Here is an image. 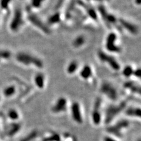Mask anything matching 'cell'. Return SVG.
<instances>
[{
    "label": "cell",
    "mask_w": 141,
    "mask_h": 141,
    "mask_svg": "<svg viewBox=\"0 0 141 141\" xmlns=\"http://www.w3.org/2000/svg\"><path fill=\"white\" fill-rule=\"evenodd\" d=\"M124 87L133 93H137L138 95H140V87L134 82L127 81L124 84Z\"/></svg>",
    "instance_id": "obj_16"
},
{
    "label": "cell",
    "mask_w": 141,
    "mask_h": 141,
    "mask_svg": "<svg viewBox=\"0 0 141 141\" xmlns=\"http://www.w3.org/2000/svg\"><path fill=\"white\" fill-rule=\"evenodd\" d=\"M140 74H141V73H140V68H138V69L133 70V75H134L135 77L139 78H140Z\"/></svg>",
    "instance_id": "obj_29"
},
{
    "label": "cell",
    "mask_w": 141,
    "mask_h": 141,
    "mask_svg": "<svg viewBox=\"0 0 141 141\" xmlns=\"http://www.w3.org/2000/svg\"><path fill=\"white\" fill-rule=\"evenodd\" d=\"M8 116L9 118H10L12 120H16L19 119V115L16 109H10L8 112Z\"/></svg>",
    "instance_id": "obj_25"
},
{
    "label": "cell",
    "mask_w": 141,
    "mask_h": 141,
    "mask_svg": "<svg viewBox=\"0 0 141 141\" xmlns=\"http://www.w3.org/2000/svg\"><path fill=\"white\" fill-rule=\"evenodd\" d=\"M16 92V87L14 85H9L7 87L3 90V94L7 98L11 97L15 95Z\"/></svg>",
    "instance_id": "obj_20"
},
{
    "label": "cell",
    "mask_w": 141,
    "mask_h": 141,
    "mask_svg": "<svg viewBox=\"0 0 141 141\" xmlns=\"http://www.w3.org/2000/svg\"><path fill=\"white\" fill-rule=\"evenodd\" d=\"M11 57V53L8 50L0 49V62L2 60L9 59Z\"/></svg>",
    "instance_id": "obj_23"
},
{
    "label": "cell",
    "mask_w": 141,
    "mask_h": 141,
    "mask_svg": "<svg viewBox=\"0 0 141 141\" xmlns=\"http://www.w3.org/2000/svg\"><path fill=\"white\" fill-rule=\"evenodd\" d=\"M87 1H90V0H87Z\"/></svg>",
    "instance_id": "obj_32"
},
{
    "label": "cell",
    "mask_w": 141,
    "mask_h": 141,
    "mask_svg": "<svg viewBox=\"0 0 141 141\" xmlns=\"http://www.w3.org/2000/svg\"><path fill=\"white\" fill-rule=\"evenodd\" d=\"M80 77L84 79H88L91 77L92 75V69L89 65H85L82 68L80 69Z\"/></svg>",
    "instance_id": "obj_15"
},
{
    "label": "cell",
    "mask_w": 141,
    "mask_h": 141,
    "mask_svg": "<svg viewBox=\"0 0 141 141\" xmlns=\"http://www.w3.org/2000/svg\"><path fill=\"white\" fill-rule=\"evenodd\" d=\"M20 129H21V125L18 124V123H14V124L12 125L11 129L9 130L8 132V135L11 136V137L14 136L18 132Z\"/></svg>",
    "instance_id": "obj_24"
},
{
    "label": "cell",
    "mask_w": 141,
    "mask_h": 141,
    "mask_svg": "<svg viewBox=\"0 0 141 141\" xmlns=\"http://www.w3.org/2000/svg\"><path fill=\"white\" fill-rule=\"evenodd\" d=\"M78 68V64L76 61H72L68 65L67 72L68 74H73L77 71Z\"/></svg>",
    "instance_id": "obj_21"
},
{
    "label": "cell",
    "mask_w": 141,
    "mask_h": 141,
    "mask_svg": "<svg viewBox=\"0 0 141 141\" xmlns=\"http://www.w3.org/2000/svg\"><path fill=\"white\" fill-rule=\"evenodd\" d=\"M102 105V99L100 98H97L95 101L94 108L91 113V120L93 125L98 127L99 126L104 120L100 112V107Z\"/></svg>",
    "instance_id": "obj_5"
},
{
    "label": "cell",
    "mask_w": 141,
    "mask_h": 141,
    "mask_svg": "<svg viewBox=\"0 0 141 141\" xmlns=\"http://www.w3.org/2000/svg\"><path fill=\"white\" fill-rule=\"evenodd\" d=\"M103 95L112 101H116L118 98V93L116 88L108 82H104L100 89Z\"/></svg>",
    "instance_id": "obj_4"
},
{
    "label": "cell",
    "mask_w": 141,
    "mask_h": 141,
    "mask_svg": "<svg viewBox=\"0 0 141 141\" xmlns=\"http://www.w3.org/2000/svg\"><path fill=\"white\" fill-rule=\"evenodd\" d=\"M68 108V100L65 97H59L55 101L51 108L53 114H60L67 111Z\"/></svg>",
    "instance_id": "obj_11"
},
{
    "label": "cell",
    "mask_w": 141,
    "mask_h": 141,
    "mask_svg": "<svg viewBox=\"0 0 141 141\" xmlns=\"http://www.w3.org/2000/svg\"><path fill=\"white\" fill-rule=\"evenodd\" d=\"M78 4L79 6L85 9L87 15L90 18L94 20V21H97L98 19V15L97 11H95L94 8H93L92 7L89 6L88 5L86 4L84 2L81 1V0H79L78 1Z\"/></svg>",
    "instance_id": "obj_13"
},
{
    "label": "cell",
    "mask_w": 141,
    "mask_h": 141,
    "mask_svg": "<svg viewBox=\"0 0 141 141\" xmlns=\"http://www.w3.org/2000/svg\"><path fill=\"white\" fill-rule=\"evenodd\" d=\"M17 61L20 64L26 66L34 65L38 68L41 69L44 67V64L38 58L32 56L26 52H19L16 55Z\"/></svg>",
    "instance_id": "obj_1"
},
{
    "label": "cell",
    "mask_w": 141,
    "mask_h": 141,
    "mask_svg": "<svg viewBox=\"0 0 141 141\" xmlns=\"http://www.w3.org/2000/svg\"><path fill=\"white\" fill-rule=\"evenodd\" d=\"M34 83L39 89H43L45 85V77L42 73H38L34 77Z\"/></svg>",
    "instance_id": "obj_17"
},
{
    "label": "cell",
    "mask_w": 141,
    "mask_h": 141,
    "mask_svg": "<svg viewBox=\"0 0 141 141\" xmlns=\"http://www.w3.org/2000/svg\"><path fill=\"white\" fill-rule=\"evenodd\" d=\"M23 23L24 20L22 11L21 9L18 8L16 9L14 12L13 17L10 22L9 28L12 31L17 32L23 25Z\"/></svg>",
    "instance_id": "obj_8"
},
{
    "label": "cell",
    "mask_w": 141,
    "mask_h": 141,
    "mask_svg": "<svg viewBox=\"0 0 141 141\" xmlns=\"http://www.w3.org/2000/svg\"><path fill=\"white\" fill-rule=\"evenodd\" d=\"M94 1H97V2H102L103 0H94Z\"/></svg>",
    "instance_id": "obj_31"
},
{
    "label": "cell",
    "mask_w": 141,
    "mask_h": 141,
    "mask_svg": "<svg viewBox=\"0 0 141 141\" xmlns=\"http://www.w3.org/2000/svg\"><path fill=\"white\" fill-rule=\"evenodd\" d=\"M28 19L31 23L34 26L41 30V31L44 32L45 34H49L51 33V30H50L48 26H47L42 20L39 18L36 15L34 14H30L28 17Z\"/></svg>",
    "instance_id": "obj_10"
},
{
    "label": "cell",
    "mask_w": 141,
    "mask_h": 141,
    "mask_svg": "<svg viewBox=\"0 0 141 141\" xmlns=\"http://www.w3.org/2000/svg\"><path fill=\"white\" fill-rule=\"evenodd\" d=\"M38 135L37 131H32L28 134L26 137L21 139V141H34Z\"/></svg>",
    "instance_id": "obj_26"
},
{
    "label": "cell",
    "mask_w": 141,
    "mask_h": 141,
    "mask_svg": "<svg viewBox=\"0 0 141 141\" xmlns=\"http://www.w3.org/2000/svg\"><path fill=\"white\" fill-rule=\"evenodd\" d=\"M129 127V121L127 119H123L118 121L114 125L108 127L107 129L108 133L114 138L120 139L123 137V133Z\"/></svg>",
    "instance_id": "obj_2"
},
{
    "label": "cell",
    "mask_w": 141,
    "mask_h": 141,
    "mask_svg": "<svg viewBox=\"0 0 141 141\" xmlns=\"http://www.w3.org/2000/svg\"><path fill=\"white\" fill-rule=\"evenodd\" d=\"M98 57L100 61L107 63L112 69L115 70H119L120 68V65L118 62L111 55L107 54L102 50H99L98 52Z\"/></svg>",
    "instance_id": "obj_6"
},
{
    "label": "cell",
    "mask_w": 141,
    "mask_h": 141,
    "mask_svg": "<svg viewBox=\"0 0 141 141\" xmlns=\"http://www.w3.org/2000/svg\"><path fill=\"white\" fill-rule=\"evenodd\" d=\"M107 1H109V0H107Z\"/></svg>",
    "instance_id": "obj_33"
},
{
    "label": "cell",
    "mask_w": 141,
    "mask_h": 141,
    "mask_svg": "<svg viewBox=\"0 0 141 141\" xmlns=\"http://www.w3.org/2000/svg\"><path fill=\"white\" fill-rule=\"evenodd\" d=\"M11 1L12 0H1V1H0L1 8L4 10H7L8 8L9 4Z\"/></svg>",
    "instance_id": "obj_28"
},
{
    "label": "cell",
    "mask_w": 141,
    "mask_h": 141,
    "mask_svg": "<svg viewBox=\"0 0 141 141\" xmlns=\"http://www.w3.org/2000/svg\"><path fill=\"white\" fill-rule=\"evenodd\" d=\"M133 70L134 69L130 65H127L122 70V75L127 78H130L133 74Z\"/></svg>",
    "instance_id": "obj_22"
},
{
    "label": "cell",
    "mask_w": 141,
    "mask_h": 141,
    "mask_svg": "<svg viewBox=\"0 0 141 141\" xmlns=\"http://www.w3.org/2000/svg\"><path fill=\"white\" fill-rule=\"evenodd\" d=\"M61 20V14L59 12H56L55 13L52 14L48 19V24L55 25L60 22Z\"/></svg>",
    "instance_id": "obj_18"
},
{
    "label": "cell",
    "mask_w": 141,
    "mask_h": 141,
    "mask_svg": "<svg viewBox=\"0 0 141 141\" xmlns=\"http://www.w3.org/2000/svg\"><path fill=\"white\" fill-rule=\"evenodd\" d=\"M70 116L73 121L78 125H82L84 123V118L81 110V107L79 102H74L70 108Z\"/></svg>",
    "instance_id": "obj_7"
},
{
    "label": "cell",
    "mask_w": 141,
    "mask_h": 141,
    "mask_svg": "<svg viewBox=\"0 0 141 141\" xmlns=\"http://www.w3.org/2000/svg\"><path fill=\"white\" fill-rule=\"evenodd\" d=\"M117 40V35L115 32H110L108 35L106 39L105 47L108 51L112 53H119L121 51V48L118 45H116L115 42Z\"/></svg>",
    "instance_id": "obj_9"
},
{
    "label": "cell",
    "mask_w": 141,
    "mask_h": 141,
    "mask_svg": "<svg viewBox=\"0 0 141 141\" xmlns=\"http://www.w3.org/2000/svg\"><path fill=\"white\" fill-rule=\"evenodd\" d=\"M85 43V38L83 35H79L74 39L72 42V45L74 48H79L82 47Z\"/></svg>",
    "instance_id": "obj_19"
},
{
    "label": "cell",
    "mask_w": 141,
    "mask_h": 141,
    "mask_svg": "<svg viewBox=\"0 0 141 141\" xmlns=\"http://www.w3.org/2000/svg\"><path fill=\"white\" fill-rule=\"evenodd\" d=\"M125 115L128 117L140 119V108L139 107H129L126 108Z\"/></svg>",
    "instance_id": "obj_14"
},
{
    "label": "cell",
    "mask_w": 141,
    "mask_h": 141,
    "mask_svg": "<svg viewBox=\"0 0 141 141\" xmlns=\"http://www.w3.org/2000/svg\"><path fill=\"white\" fill-rule=\"evenodd\" d=\"M127 108V102H121L118 105H112L108 107L106 110L104 122L106 124H109L117 116Z\"/></svg>",
    "instance_id": "obj_3"
},
{
    "label": "cell",
    "mask_w": 141,
    "mask_h": 141,
    "mask_svg": "<svg viewBox=\"0 0 141 141\" xmlns=\"http://www.w3.org/2000/svg\"><path fill=\"white\" fill-rule=\"evenodd\" d=\"M119 22L122 27L128 31L129 33L133 35H137L138 34L139 28H138V26H136V25L133 24L124 19H119Z\"/></svg>",
    "instance_id": "obj_12"
},
{
    "label": "cell",
    "mask_w": 141,
    "mask_h": 141,
    "mask_svg": "<svg viewBox=\"0 0 141 141\" xmlns=\"http://www.w3.org/2000/svg\"><path fill=\"white\" fill-rule=\"evenodd\" d=\"M45 0H31V6L34 8H39Z\"/></svg>",
    "instance_id": "obj_27"
},
{
    "label": "cell",
    "mask_w": 141,
    "mask_h": 141,
    "mask_svg": "<svg viewBox=\"0 0 141 141\" xmlns=\"http://www.w3.org/2000/svg\"><path fill=\"white\" fill-rule=\"evenodd\" d=\"M135 2L137 5H140L141 3V0H135Z\"/></svg>",
    "instance_id": "obj_30"
}]
</instances>
